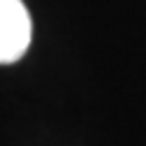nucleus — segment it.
<instances>
[{
    "label": "nucleus",
    "mask_w": 146,
    "mask_h": 146,
    "mask_svg": "<svg viewBox=\"0 0 146 146\" xmlns=\"http://www.w3.org/2000/svg\"><path fill=\"white\" fill-rule=\"evenodd\" d=\"M33 23L21 0H0V65L16 63L30 46Z\"/></svg>",
    "instance_id": "nucleus-1"
}]
</instances>
